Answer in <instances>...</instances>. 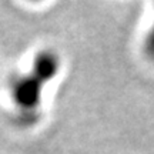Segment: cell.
I'll use <instances>...</instances> for the list:
<instances>
[{
    "label": "cell",
    "mask_w": 154,
    "mask_h": 154,
    "mask_svg": "<svg viewBox=\"0 0 154 154\" xmlns=\"http://www.w3.org/2000/svg\"><path fill=\"white\" fill-rule=\"evenodd\" d=\"M44 83L34 74L20 77L13 86V97L22 110L33 111L40 104V96Z\"/></svg>",
    "instance_id": "1"
},
{
    "label": "cell",
    "mask_w": 154,
    "mask_h": 154,
    "mask_svg": "<svg viewBox=\"0 0 154 154\" xmlns=\"http://www.w3.org/2000/svg\"><path fill=\"white\" fill-rule=\"evenodd\" d=\"M59 72V59L50 51H44L36 57L33 63L32 74L37 77L43 83H47Z\"/></svg>",
    "instance_id": "2"
},
{
    "label": "cell",
    "mask_w": 154,
    "mask_h": 154,
    "mask_svg": "<svg viewBox=\"0 0 154 154\" xmlns=\"http://www.w3.org/2000/svg\"><path fill=\"white\" fill-rule=\"evenodd\" d=\"M144 47H146V51H147L149 57L154 60V26H153V29L150 30V33H149V36H147V38H146Z\"/></svg>",
    "instance_id": "3"
}]
</instances>
